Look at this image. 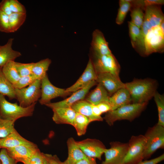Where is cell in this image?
<instances>
[{
    "instance_id": "cell-1",
    "label": "cell",
    "mask_w": 164,
    "mask_h": 164,
    "mask_svg": "<svg viewBox=\"0 0 164 164\" xmlns=\"http://www.w3.org/2000/svg\"><path fill=\"white\" fill-rule=\"evenodd\" d=\"M125 85L133 103L148 102L156 92L157 83L152 79H135Z\"/></svg>"
},
{
    "instance_id": "cell-2",
    "label": "cell",
    "mask_w": 164,
    "mask_h": 164,
    "mask_svg": "<svg viewBox=\"0 0 164 164\" xmlns=\"http://www.w3.org/2000/svg\"><path fill=\"white\" fill-rule=\"evenodd\" d=\"M148 103H132L124 105L107 112L103 118L110 126L118 120H126L132 121L138 116Z\"/></svg>"
},
{
    "instance_id": "cell-3",
    "label": "cell",
    "mask_w": 164,
    "mask_h": 164,
    "mask_svg": "<svg viewBox=\"0 0 164 164\" xmlns=\"http://www.w3.org/2000/svg\"><path fill=\"white\" fill-rule=\"evenodd\" d=\"M36 103L23 107L17 103L9 102L5 96L0 94V117L15 122L19 118L31 116L33 114Z\"/></svg>"
},
{
    "instance_id": "cell-4",
    "label": "cell",
    "mask_w": 164,
    "mask_h": 164,
    "mask_svg": "<svg viewBox=\"0 0 164 164\" xmlns=\"http://www.w3.org/2000/svg\"><path fill=\"white\" fill-rule=\"evenodd\" d=\"M146 140L143 159L149 158L157 150L164 148V127L156 124L144 135Z\"/></svg>"
},
{
    "instance_id": "cell-5",
    "label": "cell",
    "mask_w": 164,
    "mask_h": 164,
    "mask_svg": "<svg viewBox=\"0 0 164 164\" xmlns=\"http://www.w3.org/2000/svg\"><path fill=\"white\" fill-rule=\"evenodd\" d=\"M91 59L93 67L97 74L109 73L119 77L120 70V65L112 54L100 55L91 51Z\"/></svg>"
},
{
    "instance_id": "cell-6",
    "label": "cell",
    "mask_w": 164,
    "mask_h": 164,
    "mask_svg": "<svg viewBox=\"0 0 164 164\" xmlns=\"http://www.w3.org/2000/svg\"><path fill=\"white\" fill-rule=\"evenodd\" d=\"M146 140L142 135L132 136L127 152L121 164H137L143 159Z\"/></svg>"
},
{
    "instance_id": "cell-7",
    "label": "cell",
    "mask_w": 164,
    "mask_h": 164,
    "mask_svg": "<svg viewBox=\"0 0 164 164\" xmlns=\"http://www.w3.org/2000/svg\"><path fill=\"white\" fill-rule=\"evenodd\" d=\"M15 89V95L19 105L23 107H29L36 103L41 95V80H36L27 87Z\"/></svg>"
},
{
    "instance_id": "cell-8",
    "label": "cell",
    "mask_w": 164,
    "mask_h": 164,
    "mask_svg": "<svg viewBox=\"0 0 164 164\" xmlns=\"http://www.w3.org/2000/svg\"><path fill=\"white\" fill-rule=\"evenodd\" d=\"M164 20L161 5H153L145 7L143 22L141 28L144 38L152 29L159 26Z\"/></svg>"
},
{
    "instance_id": "cell-9",
    "label": "cell",
    "mask_w": 164,
    "mask_h": 164,
    "mask_svg": "<svg viewBox=\"0 0 164 164\" xmlns=\"http://www.w3.org/2000/svg\"><path fill=\"white\" fill-rule=\"evenodd\" d=\"M145 56L154 53H163L164 50V33L159 26L152 29L145 37Z\"/></svg>"
},
{
    "instance_id": "cell-10",
    "label": "cell",
    "mask_w": 164,
    "mask_h": 164,
    "mask_svg": "<svg viewBox=\"0 0 164 164\" xmlns=\"http://www.w3.org/2000/svg\"><path fill=\"white\" fill-rule=\"evenodd\" d=\"M66 89L57 87L50 81L47 74L41 80V95L39 101L41 105L50 103L52 99L58 97H63L69 94Z\"/></svg>"
},
{
    "instance_id": "cell-11",
    "label": "cell",
    "mask_w": 164,
    "mask_h": 164,
    "mask_svg": "<svg viewBox=\"0 0 164 164\" xmlns=\"http://www.w3.org/2000/svg\"><path fill=\"white\" fill-rule=\"evenodd\" d=\"M110 145V148L104 152L105 160L101 164H121L127 152L128 143L115 141Z\"/></svg>"
},
{
    "instance_id": "cell-12",
    "label": "cell",
    "mask_w": 164,
    "mask_h": 164,
    "mask_svg": "<svg viewBox=\"0 0 164 164\" xmlns=\"http://www.w3.org/2000/svg\"><path fill=\"white\" fill-rule=\"evenodd\" d=\"M77 143L87 157L97 158L100 160L107 149L101 141L96 139L87 138L77 141Z\"/></svg>"
},
{
    "instance_id": "cell-13",
    "label": "cell",
    "mask_w": 164,
    "mask_h": 164,
    "mask_svg": "<svg viewBox=\"0 0 164 164\" xmlns=\"http://www.w3.org/2000/svg\"><path fill=\"white\" fill-rule=\"evenodd\" d=\"M97 83L96 80L92 81L84 87L74 92L67 98L56 102H50L45 105L51 109L56 108H71L76 102L83 100L90 89Z\"/></svg>"
},
{
    "instance_id": "cell-14",
    "label": "cell",
    "mask_w": 164,
    "mask_h": 164,
    "mask_svg": "<svg viewBox=\"0 0 164 164\" xmlns=\"http://www.w3.org/2000/svg\"><path fill=\"white\" fill-rule=\"evenodd\" d=\"M96 81L101 84L108 91L110 96L118 90L125 87V84L118 77L109 73L97 74Z\"/></svg>"
},
{
    "instance_id": "cell-15",
    "label": "cell",
    "mask_w": 164,
    "mask_h": 164,
    "mask_svg": "<svg viewBox=\"0 0 164 164\" xmlns=\"http://www.w3.org/2000/svg\"><path fill=\"white\" fill-rule=\"evenodd\" d=\"M97 75L91 61L89 58L82 75L73 85L66 89V91L70 93L75 92L84 87L92 81L96 80Z\"/></svg>"
},
{
    "instance_id": "cell-16",
    "label": "cell",
    "mask_w": 164,
    "mask_h": 164,
    "mask_svg": "<svg viewBox=\"0 0 164 164\" xmlns=\"http://www.w3.org/2000/svg\"><path fill=\"white\" fill-rule=\"evenodd\" d=\"M90 51L100 55L112 54L103 34L98 29L95 30L93 32Z\"/></svg>"
},
{
    "instance_id": "cell-17",
    "label": "cell",
    "mask_w": 164,
    "mask_h": 164,
    "mask_svg": "<svg viewBox=\"0 0 164 164\" xmlns=\"http://www.w3.org/2000/svg\"><path fill=\"white\" fill-rule=\"evenodd\" d=\"M129 36L132 45L140 54L145 56V38L141 29L131 21L128 22Z\"/></svg>"
},
{
    "instance_id": "cell-18",
    "label": "cell",
    "mask_w": 164,
    "mask_h": 164,
    "mask_svg": "<svg viewBox=\"0 0 164 164\" xmlns=\"http://www.w3.org/2000/svg\"><path fill=\"white\" fill-rule=\"evenodd\" d=\"M39 149L35 144L22 145L6 149L8 154L17 162L30 157Z\"/></svg>"
},
{
    "instance_id": "cell-19",
    "label": "cell",
    "mask_w": 164,
    "mask_h": 164,
    "mask_svg": "<svg viewBox=\"0 0 164 164\" xmlns=\"http://www.w3.org/2000/svg\"><path fill=\"white\" fill-rule=\"evenodd\" d=\"M53 121L57 124L73 125L76 112L71 108H56L52 109Z\"/></svg>"
},
{
    "instance_id": "cell-20",
    "label": "cell",
    "mask_w": 164,
    "mask_h": 164,
    "mask_svg": "<svg viewBox=\"0 0 164 164\" xmlns=\"http://www.w3.org/2000/svg\"><path fill=\"white\" fill-rule=\"evenodd\" d=\"M68 156L65 161L68 164H75L83 159H88L87 157L79 147L76 141L73 138H69L67 141Z\"/></svg>"
},
{
    "instance_id": "cell-21",
    "label": "cell",
    "mask_w": 164,
    "mask_h": 164,
    "mask_svg": "<svg viewBox=\"0 0 164 164\" xmlns=\"http://www.w3.org/2000/svg\"><path fill=\"white\" fill-rule=\"evenodd\" d=\"M13 38H9L4 45H0V67H3L10 61H14L22 55L21 53L13 50Z\"/></svg>"
},
{
    "instance_id": "cell-22",
    "label": "cell",
    "mask_w": 164,
    "mask_h": 164,
    "mask_svg": "<svg viewBox=\"0 0 164 164\" xmlns=\"http://www.w3.org/2000/svg\"><path fill=\"white\" fill-rule=\"evenodd\" d=\"M132 100L130 94L125 88H121L116 91L109 99L112 110L131 104Z\"/></svg>"
},
{
    "instance_id": "cell-23",
    "label": "cell",
    "mask_w": 164,
    "mask_h": 164,
    "mask_svg": "<svg viewBox=\"0 0 164 164\" xmlns=\"http://www.w3.org/2000/svg\"><path fill=\"white\" fill-rule=\"evenodd\" d=\"M33 144L22 136L16 130L6 137L0 138V149H7L22 145Z\"/></svg>"
},
{
    "instance_id": "cell-24",
    "label": "cell",
    "mask_w": 164,
    "mask_h": 164,
    "mask_svg": "<svg viewBox=\"0 0 164 164\" xmlns=\"http://www.w3.org/2000/svg\"><path fill=\"white\" fill-rule=\"evenodd\" d=\"M76 113L83 115L90 119L91 122L95 121H102L103 118L101 117H98L93 114L91 104L85 100H81L74 104L71 107Z\"/></svg>"
},
{
    "instance_id": "cell-25",
    "label": "cell",
    "mask_w": 164,
    "mask_h": 164,
    "mask_svg": "<svg viewBox=\"0 0 164 164\" xmlns=\"http://www.w3.org/2000/svg\"><path fill=\"white\" fill-rule=\"evenodd\" d=\"M110 97L104 87L98 83L96 87L88 95L85 100L91 104L97 105L102 102H109Z\"/></svg>"
},
{
    "instance_id": "cell-26",
    "label": "cell",
    "mask_w": 164,
    "mask_h": 164,
    "mask_svg": "<svg viewBox=\"0 0 164 164\" xmlns=\"http://www.w3.org/2000/svg\"><path fill=\"white\" fill-rule=\"evenodd\" d=\"M51 63V60L48 58L34 63L32 74L36 80H41L47 74L46 72Z\"/></svg>"
},
{
    "instance_id": "cell-27",
    "label": "cell",
    "mask_w": 164,
    "mask_h": 164,
    "mask_svg": "<svg viewBox=\"0 0 164 164\" xmlns=\"http://www.w3.org/2000/svg\"><path fill=\"white\" fill-rule=\"evenodd\" d=\"M2 67H0V94L7 96L10 100L16 99L15 89L4 75Z\"/></svg>"
},
{
    "instance_id": "cell-28",
    "label": "cell",
    "mask_w": 164,
    "mask_h": 164,
    "mask_svg": "<svg viewBox=\"0 0 164 164\" xmlns=\"http://www.w3.org/2000/svg\"><path fill=\"white\" fill-rule=\"evenodd\" d=\"M2 71L5 77L12 85L20 77L16 69L15 61H10L7 63L2 67Z\"/></svg>"
},
{
    "instance_id": "cell-29",
    "label": "cell",
    "mask_w": 164,
    "mask_h": 164,
    "mask_svg": "<svg viewBox=\"0 0 164 164\" xmlns=\"http://www.w3.org/2000/svg\"><path fill=\"white\" fill-rule=\"evenodd\" d=\"M91 122L89 118L86 116L76 113L73 126L76 129L79 136L84 135L86 132L87 126Z\"/></svg>"
},
{
    "instance_id": "cell-30",
    "label": "cell",
    "mask_w": 164,
    "mask_h": 164,
    "mask_svg": "<svg viewBox=\"0 0 164 164\" xmlns=\"http://www.w3.org/2000/svg\"><path fill=\"white\" fill-rule=\"evenodd\" d=\"M26 13H12L9 15V22L10 33L16 31L25 22Z\"/></svg>"
},
{
    "instance_id": "cell-31",
    "label": "cell",
    "mask_w": 164,
    "mask_h": 164,
    "mask_svg": "<svg viewBox=\"0 0 164 164\" xmlns=\"http://www.w3.org/2000/svg\"><path fill=\"white\" fill-rule=\"evenodd\" d=\"M130 9L131 21L139 28H141L142 25L144 16V10L142 8L131 5Z\"/></svg>"
},
{
    "instance_id": "cell-32",
    "label": "cell",
    "mask_w": 164,
    "mask_h": 164,
    "mask_svg": "<svg viewBox=\"0 0 164 164\" xmlns=\"http://www.w3.org/2000/svg\"><path fill=\"white\" fill-rule=\"evenodd\" d=\"M119 4V8L115 21L117 24L120 25L124 22L128 12L130 10L131 5L128 0H120Z\"/></svg>"
},
{
    "instance_id": "cell-33",
    "label": "cell",
    "mask_w": 164,
    "mask_h": 164,
    "mask_svg": "<svg viewBox=\"0 0 164 164\" xmlns=\"http://www.w3.org/2000/svg\"><path fill=\"white\" fill-rule=\"evenodd\" d=\"M157 108L158 114V125L164 127V96L156 92L154 96Z\"/></svg>"
},
{
    "instance_id": "cell-34",
    "label": "cell",
    "mask_w": 164,
    "mask_h": 164,
    "mask_svg": "<svg viewBox=\"0 0 164 164\" xmlns=\"http://www.w3.org/2000/svg\"><path fill=\"white\" fill-rule=\"evenodd\" d=\"M14 123L0 117V138L6 137L16 130L14 127Z\"/></svg>"
},
{
    "instance_id": "cell-35",
    "label": "cell",
    "mask_w": 164,
    "mask_h": 164,
    "mask_svg": "<svg viewBox=\"0 0 164 164\" xmlns=\"http://www.w3.org/2000/svg\"><path fill=\"white\" fill-rule=\"evenodd\" d=\"M44 159L43 153L38 149L30 157L19 162L24 164H43Z\"/></svg>"
},
{
    "instance_id": "cell-36",
    "label": "cell",
    "mask_w": 164,
    "mask_h": 164,
    "mask_svg": "<svg viewBox=\"0 0 164 164\" xmlns=\"http://www.w3.org/2000/svg\"><path fill=\"white\" fill-rule=\"evenodd\" d=\"M33 63H22L15 62L16 69L20 77L32 74Z\"/></svg>"
},
{
    "instance_id": "cell-37",
    "label": "cell",
    "mask_w": 164,
    "mask_h": 164,
    "mask_svg": "<svg viewBox=\"0 0 164 164\" xmlns=\"http://www.w3.org/2000/svg\"><path fill=\"white\" fill-rule=\"evenodd\" d=\"M36 80L32 74L21 77L15 84L13 85V86L15 89L22 88L32 84Z\"/></svg>"
},
{
    "instance_id": "cell-38",
    "label": "cell",
    "mask_w": 164,
    "mask_h": 164,
    "mask_svg": "<svg viewBox=\"0 0 164 164\" xmlns=\"http://www.w3.org/2000/svg\"><path fill=\"white\" fill-rule=\"evenodd\" d=\"M0 31L10 33L9 22V15L0 11Z\"/></svg>"
},
{
    "instance_id": "cell-39",
    "label": "cell",
    "mask_w": 164,
    "mask_h": 164,
    "mask_svg": "<svg viewBox=\"0 0 164 164\" xmlns=\"http://www.w3.org/2000/svg\"><path fill=\"white\" fill-rule=\"evenodd\" d=\"M9 5L12 12L13 13H26L25 7L17 0H9Z\"/></svg>"
},
{
    "instance_id": "cell-40",
    "label": "cell",
    "mask_w": 164,
    "mask_h": 164,
    "mask_svg": "<svg viewBox=\"0 0 164 164\" xmlns=\"http://www.w3.org/2000/svg\"><path fill=\"white\" fill-rule=\"evenodd\" d=\"M0 160L2 164H17L18 162L8 154L6 149L4 148L2 149L0 151Z\"/></svg>"
},
{
    "instance_id": "cell-41",
    "label": "cell",
    "mask_w": 164,
    "mask_h": 164,
    "mask_svg": "<svg viewBox=\"0 0 164 164\" xmlns=\"http://www.w3.org/2000/svg\"><path fill=\"white\" fill-rule=\"evenodd\" d=\"M43 155L49 164H68L65 161H61L56 155L43 153Z\"/></svg>"
},
{
    "instance_id": "cell-42",
    "label": "cell",
    "mask_w": 164,
    "mask_h": 164,
    "mask_svg": "<svg viewBox=\"0 0 164 164\" xmlns=\"http://www.w3.org/2000/svg\"><path fill=\"white\" fill-rule=\"evenodd\" d=\"M0 11L9 15L12 13L10 7L9 0H3L0 2Z\"/></svg>"
},
{
    "instance_id": "cell-43",
    "label": "cell",
    "mask_w": 164,
    "mask_h": 164,
    "mask_svg": "<svg viewBox=\"0 0 164 164\" xmlns=\"http://www.w3.org/2000/svg\"><path fill=\"white\" fill-rule=\"evenodd\" d=\"M141 2L144 9L147 6L153 5H161L164 4L163 0H141Z\"/></svg>"
},
{
    "instance_id": "cell-44",
    "label": "cell",
    "mask_w": 164,
    "mask_h": 164,
    "mask_svg": "<svg viewBox=\"0 0 164 164\" xmlns=\"http://www.w3.org/2000/svg\"><path fill=\"white\" fill-rule=\"evenodd\" d=\"M164 159V154L159 156L150 160L142 161L137 164H157Z\"/></svg>"
},
{
    "instance_id": "cell-45",
    "label": "cell",
    "mask_w": 164,
    "mask_h": 164,
    "mask_svg": "<svg viewBox=\"0 0 164 164\" xmlns=\"http://www.w3.org/2000/svg\"><path fill=\"white\" fill-rule=\"evenodd\" d=\"M100 110L103 113L108 112L112 110L111 108L109 102H103L97 105Z\"/></svg>"
},
{
    "instance_id": "cell-46",
    "label": "cell",
    "mask_w": 164,
    "mask_h": 164,
    "mask_svg": "<svg viewBox=\"0 0 164 164\" xmlns=\"http://www.w3.org/2000/svg\"><path fill=\"white\" fill-rule=\"evenodd\" d=\"M75 164H97L95 158H90L88 159H82L77 162Z\"/></svg>"
},
{
    "instance_id": "cell-47",
    "label": "cell",
    "mask_w": 164,
    "mask_h": 164,
    "mask_svg": "<svg viewBox=\"0 0 164 164\" xmlns=\"http://www.w3.org/2000/svg\"><path fill=\"white\" fill-rule=\"evenodd\" d=\"M91 107L93 114L95 116L101 117V115L102 114L98 107L97 105H95L91 104Z\"/></svg>"
},
{
    "instance_id": "cell-48",
    "label": "cell",
    "mask_w": 164,
    "mask_h": 164,
    "mask_svg": "<svg viewBox=\"0 0 164 164\" xmlns=\"http://www.w3.org/2000/svg\"><path fill=\"white\" fill-rule=\"evenodd\" d=\"M43 164H49L45 158Z\"/></svg>"
},
{
    "instance_id": "cell-49",
    "label": "cell",
    "mask_w": 164,
    "mask_h": 164,
    "mask_svg": "<svg viewBox=\"0 0 164 164\" xmlns=\"http://www.w3.org/2000/svg\"><path fill=\"white\" fill-rule=\"evenodd\" d=\"M0 164H2L1 161L0 160Z\"/></svg>"
}]
</instances>
